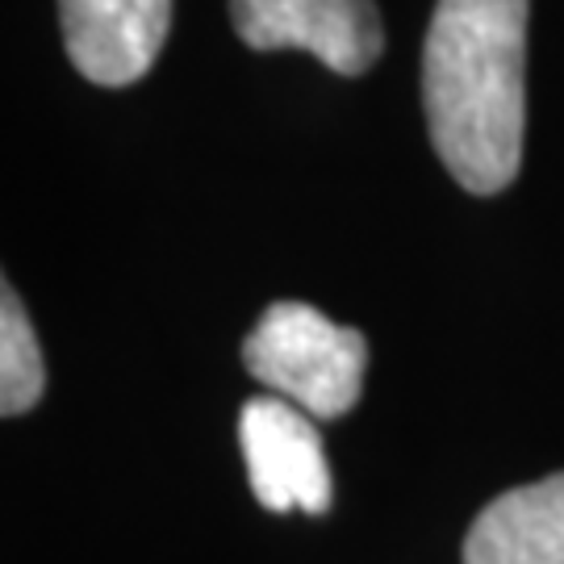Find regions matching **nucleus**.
<instances>
[{
  "label": "nucleus",
  "mask_w": 564,
  "mask_h": 564,
  "mask_svg": "<svg viewBox=\"0 0 564 564\" xmlns=\"http://www.w3.org/2000/svg\"><path fill=\"white\" fill-rule=\"evenodd\" d=\"M527 0H440L423 46L426 130L452 181L489 197L523 163Z\"/></svg>",
  "instance_id": "1"
},
{
  "label": "nucleus",
  "mask_w": 564,
  "mask_h": 564,
  "mask_svg": "<svg viewBox=\"0 0 564 564\" xmlns=\"http://www.w3.org/2000/svg\"><path fill=\"white\" fill-rule=\"evenodd\" d=\"M242 364L276 398L314 419H343L360 402L368 343L351 326H335L305 302H276L242 343Z\"/></svg>",
  "instance_id": "2"
},
{
  "label": "nucleus",
  "mask_w": 564,
  "mask_h": 564,
  "mask_svg": "<svg viewBox=\"0 0 564 564\" xmlns=\"http://www.w3.org/2000/svg\"><path fill=\"white\" fill-rule=\"evenodd\" d=\"M230 21L251 51H310L339 76H360L384 51L372 0H230Z\"/></svg>",
  "instance_id": "3"
},
{
  "label": "nucleus",
  "mask_w": 564,
  "mask_h": 564,
  "mask_svg": "<svg viewBox=\"0 0 564 564\" xmlns=\"http://www.w3.org/2000/svg\"><path fill=\"white\" fill-rule=\"evenodd\" d=\"M239 444L251 477V494L263 510H330V468L318 426L289 398H251L239 414Z\"/></svg>",
  "instance_id": "4"
},
{
  "label": "nucleus",
  "mask_w": 564,
  "mask_h": 564,
  "mask_svg": "<svg viewBox=\"0 0 564 564\" xmlns=\"http://www.w3.org/2000/svg\"><path fill=\"white\" fill-rule=\"evenodd\" d=\"M67 59L84 80L126 88L160 59L172 0H59Z\"/></svg>",
  "instance_id": "5"
},
{
  "label": "nucleus",
  "mask_w": 564,
  "mask_h": 564,
  "mask_svg": "<svg viewBox=\"0 0 564 564\" xmlns=\"http://www.w3.org/2000/svg\"><path fill=\"white\" fill-rule=\"evenodd\" d=\"M464 564H564V473L485 506L464 540Z\"/></svg>",
  "instance_id": "6"
},
{
  "label": "nucleus",
  "mask_w": 564,
  "mask_h": 564,
  "mask_svg": "<svg viewBox=\"0 0 564 564\" xmlns=\"http://www.w3.org/2000/svg\"><path fill=\"white\" fill-rule=\"evenodd\" d=\"M46 389V364H42L39 335L21 305L18 289L4 284L0 293V414L18 419L34 410Z\"/></svg>",
  "instance_id": "7"
}]
</instances>
